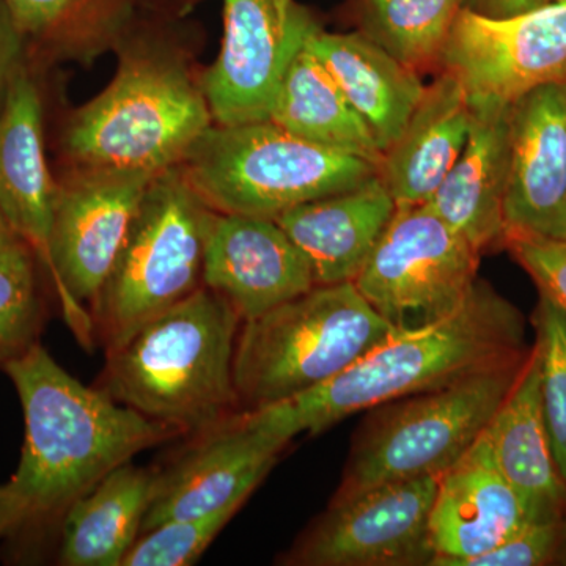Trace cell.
Instances as JSON below:
<instances>
[{
	"label": "cell",
	"mask_w": 566,
	"mask_h": 566,
	"mask_svg": "<svg viewBox=\"0 0 566 566\" xmlns=\"http://www.w3.org/2000/svg\"><path fill=\"white\" fill-rule=\"evenodd\" d=\"M482 434L499 471L526 502L534 521L566 516V483L543 417L535 346L523 374Z\"/></svg>",
	"instance_id": "603a6c76"
},
{
	"label": "cell",
	"mask_w": 566,
	"mask_h": 566,
	"mask_svg": "<svg viewBox=\"0 0 566 566\" xmlns=\"http://www.w3.org/2000/svg\"><path fill=\"white\" fill-rule=\"evenodd\" d=\"M22 512L17 495L13 494L9 482L0 485V539L17 534L21 527Z\"/></svg>",
	"instance_id": "e575fe53"
},
{
	"label": "cell",
	"mask_w": 566,
	"mask_h": 566,
	"mask_svg": "<svg viewBox=\"0 0 566 566\" xmlns=\"http://www.w3.org/2000/svg\"><path fill=\"white\" fill-rule=\"evenodd\" d=\"M315 25L294 0H223L221 52L200 81L216 125L270 120L279 85Z\"/></svg>",
	"instance_id": "4fadbf2b"
},
{
	"label": "cell",
	"mask_w": 566,
	"mask_h": 566,
	"mask_svg": "<svg viewBox=\"0 0 566 566\" xmlns=\"http://www.w3.org/2000/svg\"><path fill=\"white\" fill-rule=\"evenodd\" d=\"M531 512L495 465L483 434L439 475L430 515V566H468L532 523Z\"/></svg>",
	"instance_id": "e0dca14e"
},
{
	"label": "cell",
	"mask_w": 566,
	"mask_h": 566,
	"mask_svg": "<svg viewBox=\"0 0 566 566\" xmlns=\"http://www.w3.org/2000/svg\"><path fill=\"white\" fill-rule=\"evenodd\" d=\"M397 203L379 175L274 219L304 253L315 285L354 282L394 218Z\"/></svg>",
	"instance_id": "ffe728a7"
},
{
	"label": "cell",
	"mask_w": 566,
	"mask_h": 566,
	"mask_svg": "<svg viewBox=\"0 0 566 566\" xmlns=\"http://www.w3.org/2000/svg\"><path fill=\"white\" fill-rule=\"evenodd\" d=\"M531 352L520 308L476 279L463 303L446 318L412 331H395L331 381L251 412L256 422L290 444L296 436L322 434L357 412L490 368L524 363Z\"/></svg>",
	"instance_id": "7a4b0ae2"
},
{
	"label": "cell",
	"mask_w": 566,
	"mask_h": 566,
	"mask_svg": "<svg viewBox=\"0 0 566 566\" xmlns=\"http://www.w3.org/2000/svg\"><path fill=\"white\" fill-rule=\"evenodd\" d=\"M25 40L6 0H0V104L6 98L14 74L24 65Z\"/></svg>",
	"instance_id": "d6a6232c"
},
{
	"label": "cell",
	"mask_w": 566,
	"mask_h": 566,
	"mask_svg": "<svg viewBox=\"0 0 566 566\" xmlns=\"http://www.w3.org/2000/svg\"><path fill=\"white\" fill-rule=\"evenodd\" d=\"M439 63L469 99L515 103L542 85L566 82V2L506 18L464 7Z\"/></svg>",
	"instance_id": "7c38bea8"
},
{
	"label": "cell",
	"mask_w": 566,
	"mask_h": 566,
	"mask_svg": "<svg viewBox=\"0 0 566 566\" xmlns=\"http://www.w3.org/2000/svg\"><path fill=\"white\" fill-rule=\"evenodd\" d=\"M202 283L243 323L315 286L304 253L274 219L218 211L205 243Z\"/></svg>",
	"instance_id": "2e32d148"
},
{
	"label": "cell",
	"mask_w": 566,
	"mask_h": 566,
	"mask_svg": "<svg viewBox=\"0 0 566 566\" xmlns=\"http://www.w3.org/2000/svg\"><path fill=\"white\" fill-rule=\"evenodd\" d=\"M360 32L416 70L441 61L465 0H357Z\"/></svg>",
	"instance_id": "484cf974"
},
{
	"label": "cell",
	"mask_w": 566,
	"mask_h": 566,
	"mask_svg": "<svg viewBox=\"0 0 566 566\" xmlns=\"http://www.w3.org/2000/svg\"><path fill=\"white\" fill-rule=\"evenodd\" d=\"M305 44L333 74L385 155L422 99L419 73L360 31L331 33L315 25Z\"/></svg>",
	"instance_id": "7402d4cb"
},
{
	"label": "cell",
	"mask_w": 566,
	"mask_h": 566,
	"mask_svg": "<svg viewBox=\"0 0 566 566\" xmlns=\"http://www.w3.org/2000/svg\"><path fill=\"white\" fill-rule=\"evenodd\" d=\"M212 123L202 85L181 57L133 44L109 85L71 115L62 145L77 169L159 174L178 166Z\"/></svg>",
	"instance_id": "277c9868"
},
{
	"label": "cell",
	"mask_w": 566,
	"mask_h": 566,
	"mask_svg": "<svg viewBox=\"0 0 566 566\" xmlns=\"http://www.w3.org/2000/svg\"><path fill=\"white\" fill-rule=\"evenodd\" d=\"M155 471L129 463L112 471L63 515L57 564L122 566L140 536Z\"/></svg>",
	"instance_id": "cb8c5ba5"
},
{
	"label": "cell",
	"mask_w": 566,
	"mask_h": 566,
	"mask_svg": "<svg viewBox=\"0 0 566 566\" xmlns=\"http://www.w3.org/2000/svg\"><path fill=\"white\" fill-rule=\"evenodd\" d=\"M214 214L180 166L153 178L91 307L93 335L106 354L203 285L205 243Z\"/></svg>",
	"instance_id": "52a82bcc"
},
{
	"label": "cell",
	"mask_w": 566,
	"mask_h": 566,
	"mask_svg": "<svg viewBox=\"0 0 566 566\" xmlns=\"http://www.w3.org/2000/svg\"><path fill=\"white\" fill-rule=\"evenodd\" d=\"M553 0H465V9L490 18L515 17L526 11L539 9Z\"/></svg>",
	"instance_id": "836d02e7"
},
{
	"label": "cell",
	"mask_w": 566,
	"mask_h": 566,
	"mask_svg": "<svg viewBox=\"0 0 566 566\" xmlns=\"http://www.w3.org/2000/svg\"><path fill=\"white\" fill-rule=\"evenodd\" d=\"M186 439L174 460L155 471L140 535L167 521L243 509L289 446L251 411L237 412Z\"/></svg>",
	"instance_id": "5bb4252c"
},
{
	"label": "cell",
	"mask_w": 566,
	"mask_h": 566,
	"mask_svg": "<svg viewBox=\"0 0 566 566\" xmlns=\"http://www.w3.org/2000/svg\"><path fill=\"white\" fill-rule=\"evenodd\" d=\"M240 509L167 521L142 534L122 566H189L203 556Z\"/></svg>",
	"instance_id": "f1b7e54d"
},
{
	"label": "cell",
	"mask_w": 566,
	"mask_h": 566,
	"mask_svg": "<svg viewBox=\"0 0 566 566\" xmlns=\"http://www.w3.org/2000/svg\"><path fill=\"white\" fill-rule=\"evenodd\" d=\"M438 475L395 480L331 501L281 558L290 566L431 565L430 515Z\"/></svg>",
	"instance_id": "8fae6325"
},
{
	"label": "cell",
	"mask_w": 566,
	"mask_h": 566,
	"mask_svg": "<svg viewBox=\"0 0 566 566\" xmlns=\"http://www.w3.org/2000/svg\"><path fill=\"white\" fill-rule=\"evenodd\" d=\"M240 316L202 285L106 354L99 387L185 438L241 411L233 364Z\"/></svg>",
	"instance_id": "3957f363"
},
{
	"label": "cell",
	"mask_w": 566,
	"mask_h": 566,
	"mask_svg": "<svg viewBox=\"0 0 566 566\" xmlns=\"http://www.w3.org/2000/svg\"><path fill=\"white\" fill-rule=\"evenodd\" d=\"M35 255L24 241L0 245V367L39 344L44 323Z\"/></svg>",
	"instance_id": "4316f807"
},
{
	"label": "cell",
	"mask_w": 566,
	"mask_h": 566,
	"mask_svg": "<svg viewBox=\"0 0 566 566\" xmlns=\"http://www.w3.org/2000/svg\"><path fill=\"white\" fill-rule=\"evenodd\" d=\"M534 326L543 417L558 472L566 483V314L539 294Z\"/></svg>",
	"instance_id": "83f0119b"
},
{
	"label": "cell",
	"mask_w": 566,
	"mask_h": 566,
	"mask_svg": "<svg viewBox=\"0 0 566 566\" xmlns=\"http://www.w3.org/2000/svg\"><path fill=\"white\" fill-rule=\"evenodd\" d=\"M178 166L212 210L268 219L379 172L375 164L311 144L271 120L212 123Z\"/></svg>",
	"instance_id": "8992f818"
},
{
	"label": "cell",
	"mask_w": 566,
	"mask_h": 566,
	"mask_svg": "<svg viewBox=\"0 0 566 566\" xmlns=\"http://www.w3.org/2000/svg\"><path fill=\"white\" fill-rule=\"evenodd\" d=\"M394 333L353 282L315 285L241 324L233 364L241 411L331 381Z\"/></svg>",
	"instance_id": "5b68a950"
},
{
	"label": "cell",
	"mask_w": 566,
	"mask_h": 566,
	"mask_svg": "<svg viewBox=\"0 0 566 566\" xmlns=\"http://www.w3.org/2000/svg\"><path fill=\"white\" fill-rule=\"evenodd\" d=\"M517 263L531 274L539 294L549 297L566 314V240L505 241Z\"/></svg>",
	"instance_id": "1f68e13d"
},
{
	"label": "cell",
	"mask_w": 566,
	"mask_h": 566,
	"mask_svg": "<svg viewBox=\"0 0 566 566\" xmlns=\"http://www.w3.org/2000/svg\"><path fill=\"white\" fill-rule=\"evenodd\" d=\"M158 174L77 169L57 185L48 260L63 316L85 348L95 344L91 307L125 243L142 197Z\"/></svg>",
	"instance_id": "30bf717a"
},
{
	"label": "cell",
	"mask_w": 566,
	"mask_h": 566,
	"mask_svg": "<svg viewBox=\"0 0 566 566\" xmlns=\"http://www.w3.org/2000/svg\"><path fill=\"white\" fill-rule=\"evenodd\" d=\"M527 359L370 409L334 501L395 480L439 476L452 468L485 431Z\"/></svg>",
	"instance_id": "ba28073f"
},
{
	"label": "cell",
	"mask_w": 566,
	"mask_h": 566,
	"mask_svg": "<svg viewBox=\"0 0 566 566\" xmlns=\"http://www.w3.org/2000/svg\"><path fill=\"white\" fill-rule=\"evenodd\" d=\"M14 240H18L17 234L10 229L9 223H7L6 218H3L2 212H0V245Z\"/></svg>",
	"instance_id": "d590c367"
},
{
	"label": "cell",
	"mask_w": 566,
	"mask_h": 566,
	"mask_svg": "<svg viewBox=\"0 0 566 566\" xmlns=\"http://www.w3.org/2000/svg\"><path fill=\"white\" fill-rule=\"evenodd\" d=\"M92 0H6L11 17L25 39H35L69 46L71 33L76 32L84 11Z\"/></svg>",
	"instance_id": "4dcf8cb0"
},
{
	"label": "cell",
	"mask_w": 566,
	"mask_h": 566,
	"mask_svg": "<svg viewBox=\"0 0 566 566\" xmlns=\"http://www.w3.org/2000/svg\"><path fill=\"white\" fill-rule=\"evenodd\" d=\"M471 117L468 92L449 71L424 87L422 99L379 166V178L397 207L430 202L463 151Z\"/></svg>",
	"instance_id": "44dd1931"
},
{
	"label": "cell",
	"mask_w": 566,
	"mask_h": 566,
	"mask_svg": "<svg viewBox=\"0 0 566 566\" xmlns=\"http://www.w3.org/2000/svg\"><path fill=\"white\" fill-rule=\"evenodd\" d=\"M510 122L505 241L566 240V82L521 96Z\"/></svg>",
	"instance_id": "9a60e30c"
},
{
	"label": "cell",
	"mask_w": 566,
	"mask_h": 566,
	"mask_svg": "<svg viewBox=\"0 0 566 566\" xmlns=\"http://www.w3.org/2000/svg\"><path fill=\"white\" fill-rule=\"evenodd\" d=\"M57 182L44 156L43 103L24 65L0 104V212L43 264L54 216Z\"/></svg>",
	"instance_id": "d6986e66"
},
{
	"label": "cell",
	"mask_w": 566,
	"mask_h": 566,
	"mask_svg": "<svg viewBox=\"0 0 566 566\" xmlns=\"http://www.w3.org/2000/svg\"><path fill=\"white\" fill-rule=\"evenodd\" d=\"M557 2H566V0H557Z\"/></svg>",
	"instance_id": "8d00e7d4"
},
{
	"label": "cell",
	"mask_w": 566,
	"mask_h": 566,
	"mask_svg": "<svg viewBox=\"0 0 566 566\" xmlns=\"http://www.w3.org/2000/svg\"><path fill=\"white\" fill-rule=\"evenodd\" d=\"M480 253L427 203L397 207L354 286L395 331L446 318L476 282Z\"/></svg>",
	"instance_id": "9c48e42d"
},
{
	"label": "cell",
	"mask_w": 566,
	"mask_h": 566,
	"mask_svg": "<svg viewBox=\"0 0 566 566\" xmlns=\"http://www.w3.org/2000/svg\"><path fill=\"white\" fill-rule=\"evenodd\" d=\"M566 564V516L532 521L523 531L468 566H547Z\"/></svg>",
	"instance_id": "f546056e"
},
{
	"label": "cell",
	"mask_w": 566,
	"mask_h": 566,
	"mask_svg": "<svg viewBox=\"0 0 566 566\" xmlns=\"http://www.w3.org/2000/svg\"><path fill=\"white\" fill-rule=\"evenodd\" d=\"M24 415V444L9 485L21 505L18 532L61 524L77 499L134 457L185 438L170 424L82 385L43 345L3 367ZM17 532V534H18Z\"/></svg>",
	"instance_id": "6da1fadb"
},
{
	"label": "cell",
	"mask_w": 566,
	"mask_h": 566,
	"mask_svg": "<svg viewBox=\"0 0 566 566\" xmlns=\"http://www.w3.org/2000/svg\"><path fill=\"white\" fill-rule=\"evenodd\" d=\"M270 120L311 144L381 166L382 151L370 128L307 44L279 85Z\"/></svg>",
	"instance_id": "d4e9b609"
},
{
	"label": "cell",
	"mask_w": 566,
	"mask_h": 566,
	"mask_svg": "<svg viewBox=\"0 0 566 566\" xmlns=\"http://www.w3.org/2000/svg\"><path fill=\"white\" fill-rule=\"evenodd\" d=\"M471 109L463 151L427 205L482 255L505 243L512 103L471 99Z\"/></svg>",
	"instance_id": "ac0fdd59"
}]
</instances>
